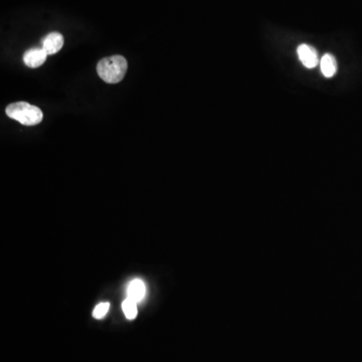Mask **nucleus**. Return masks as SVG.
<instances>
[{
  "label": "nucleus",
  "mask_w": 362,
  "mask_h": 362,
  "mask_svg": "<svg viewBox=\"0 0 362 362\" xmlns=\"http://www.w3.org/2000/svg\"><path fill=\"white\" fill-rule=\"evenodd\" d=\"M127 60L120 55L112 56L100 60L97 65L99 77L108 84H117L121 82L127 71Z\"/></svg>",
  "instance_id": "nucleus-1"
},
{
  "label": "nucleus",
  "mask_w": 362,
  "mask_h": 362,
  "mask_svg": "<svg viewBox=\"0 0 362 362\" xmlns=\"http://www.w3.org/2000/svg\"><path fill=\"white\" fill-rule=\"evenodd\" d=\"M6 115L12 120L17 121L25 126H34L40 124L43 118L42 110L26 102H17L7 106Z\"/></svg>",
  "instance_id": "nucleus-2"
},
{
  "label": "nucleus",
  "mask_w": 362,
  "mask_h": 362,
  "mask_svg": "<svg viewBox=\"0 0 362 362\" xmlns=\"http://www.w3.org/2000/svg\"><path fill=\"white\" fill-rule=\"evenodd\" d=\"M298 57L304 66L308 68L315 67L319 63V57L317 51L309 45H300L297 49Z\"/></svg>",
  "instance_id": "nucleus-3"
},
{
  "label": "nucleus",
  "mask_w": 362,
  "mask_h": 362,
  "mask_svg": "<svg viewBox=\"0 0 362 362\" xmlns=\"http://www.w3.org/2000/svg\"><path fill=\"white\" fill-rule=\"evenodd\" d=\"M48 56L43 48H33L23 55V61L27 66L34 68L44 64Z\"/></svg>",
  "instance_id": "nucleus-4"
},
{
  "label": "nucleus",
  "mask_w": 362,
  "mask_h": 362,
  "mask_svg": "<svg viewBox=\"0 0 362 362\" xmlns=\"http://www.w3.org/2000/svg\"><path fill=\"white\" fill-rule=\"evenodd\" d=\"M63 43V37L60 32H52L44 39L43 49L48 55H55L61 50Z\"/></svg>",
  "instance_id": "nucleus-5"
},
{
  "label": "nucleus",
  "mask_w": 362,
  "mask_h": 362,
  "mask_svg": "<svg viewBox=\"0 0 362 362\" xmlns=\"http://www.w3.org/2000/svg\"><path fill=\"white\" fill-rule=\"evenodd\" d=\"M146 295V287L145 284L139 280L135 279L133 280L129 286H128V291H127V298L132 299L136 303L142 301Z\"/></svg>",
  "instance_id": "nucleus-6"
},
{
  "label": "nucleus",
  "mask_w": 362,
  "mask_h": 362,
  "mask_svg": "<svg viewBox=\"0 0 362 362\" xmlns=\"http://www.w3.org/2000/svg\"><path fill=\"white\" fill-rule=\"evenodd\" d=\"M320 69L324 77L332 78L337 71L336 59L330 54L324 55L320 60Z\"/></svg>",
  "instance_id": "nucleus-7"
},
{
  "label": "nucleus",
  "mask_w": 362,
  "mask_h": 362,
  "mask_svg": "<svg viewBox=\"0 0 362 362\" xmlns=\"http://www.w3.org/2000/svg\"><path fill=\"white\" fill-rule=\"evenodd\" d=\"M122 309L123 312L128 320H133L136 318L138 310H137V303L133 301L130 298L125 299L122 303Z\"/></svg>",
  "instance_id": "nucleus-8"
},
{
  "label": "nucleus",
  "mask_w": 362,
  "mask_h": 362,
  "mask_svg": "<svg viewBox=\"0 0 362 362\" xmlns=\"http://www.w3.org/2000/svg\"><path fill=\"white\" fill-rule=\"evenodd\" d=\"M110 309V304L109 303H100L96 306V308L93 311V317L96 319H102L106 316Z\"/></svg>",
  "instance_id": "nucleus-9"
}]
</instances>
